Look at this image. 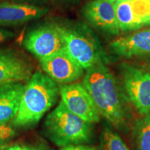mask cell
Returning <instances> with one entry per match:
<instances>
[{"mask_svg":"<svg viewBox=\"0 0 150 150\" xmlns=\"http://www.w3.org/2000/svg\"><path fill=\"white\" fill-rule=\"evenodd\" d=\"M100 114L116 129H122L128 118L127 97L115 76L100 61L86 70L82 82Z\"/></svg>","mask_w":150,"mask_h":150,"instance_id":"6da1fadb","label":"cell"},{"mask_svg":"<svg viewBox=\"0 0 150 150\" xmlns=\"http://www.w3.org/2000/svg\"><path fill=\"white\" fill-rule=\"evenodd\" d=\"M59 87L48 75L36 72L25 84L18 112L13 120L15 127L35 125L55 104L59 97Z\"/></svg>","mask_w":150,"mask_h":150,"instance_id":"7a4b0ae2","label":"cell"},{"mask_svg":"<svg viewBox=\"0 0 150 150\" xmlns=\"http://www.w3.org/2000/svg\"><path fill=\"white\" fill-rule=\"evenodd\" d=\"M56 27L63 37L65 50L84 70L98 62L106 63V56L97 37L82 24H59Z\"/></svg>","mask_w":150,"mask_h":150,"instance_id":"3957f363","label":"cell"},{"mask_svg":"<svg viewBox=\"0 0 150 150\" xmlns=\"http://www.w3.org/2000/svg\"><path fill=\"white\" fill-rule=\"evenodd\" d=\"M45 129L50 140L61 147L85 143L92 136V124L70 112L61 101L47 116Z\"/></svg>","mask_w":150,"mask_h":150,"instance_id":"277c9868","label":"cell"},{"mask_svg":"<svg viewBox=\"0 0 150 150\" xmlns=\"http://www.w3.org/2000/svg\"><path fill=\"white\" fill-rule=\"evenodd\" d=\"M122 75L124 91L129 102L140 115L150 113V70L123 64Z\"/></svg>","mask_w":150,"mask_h":150,"instance_id":"5b68a950","label":"cell"},{"mask_svg":"<svg viewBox=\"0 0 150 150\" xmlns=\"http://www.w3.org/2000/svg\"><path fill=\"white\" fill-rule=\"evenodd\" d=\"M24 47L39 60L65 50L63 37L56 23H47L31 30L24 38Z\"/></svg>","mask_w":150,"mask_h":150,"instance_id":"8992f818","label":"cell"},{"mask_svg":"<svg viewBox=\"0 0 150 150\" xmlns=\"http://www.w3.org/2000/svg\"><path fill=\"white\" fill-rule=\"evenodd\" d=\"M59 94L61 102L74 115L91 124L100 120V114L82 83L63 84L59 87Z\"/></svg>","mask_w":150,"mask_h":150,"instance_id":"52a82bcc","label":"cell"},{"mask_svg":"<svg viewBox=\"0 0 150 150\" xmlns=\"http://www.w3.org/2000/svg\"><path fill=\"white\" fill-rule=\"evenodd\" d=\"M42 69L56 83H74L83 76L84 70L69 56L65 50L40 60Z\"/></svg>","mask_w":150,"mask_h":150,"instance_id":"ba28073f","label":"cell"},{"mask_svg":"<svg viewBox=\"0 0 150 150\" xmlns=\"http://www.w3.org/2000/svg\"><path fill=\"white\" fill-rule=\"evenodd\" d=\"M83 16L92 25L112 35L120 30L115 11V3L108 0H91L83 8Z\"/></svg>","mask_w":150,"mask_h":150,"instance_id":"9c48e42d","label":"cell"},{"mask_svg":"<svg viewBox=\"0 0 150 150\" xmlns=\"http://www.w3.org/2000/svg\"><path fill=\"white\" fill-rule=\"evenodd\" d=\"M49 12L45 7L28 4L0 3V27L23 24L44 16Z\"/></svg>","mask_w":150,"mask_h":150,"instance_id":"30bf717a","label":"cell"},{"mask_svg":"<svg viewBox=\"0 0 150 150\" xmlns=\"http://www.w3.org/2000/svg\"><path fill=\"white\" fill-rule=\"evenodd\" d=\"M110 50L127 59L150 56V27L116 39L110 42Z\"/></svg>","mask_w":150,"mask_h":150,"instance_id":"8fae6325","label":"cell"},{"mask_svg":"<svg viewBox=\"0 0 150 150\" xmlns=\"http://www.w3.org/2000/svg\"><path fill=\"white\" fill-rule=\"evenodd\" d=\"M32 74V67L21 56L7 51L0 54V85L28 81Z\"/></svg>","mask_w":150,"mask_h":150,"instance_id":"7c38bea8","label":"cell"},{"mask_svg":"<svg viewBox=\"0 0 150 150\" xmlns=\"http://www.w3.org/2000/svg\"><path fill=\"white\" fill-rule=\"evenodd\" d=\"M24 87L22 82L0 85V125H6L16 116Z\"/></svg>","mask_w":150,"mask_h":150,"instance_id":"4fadbf2b","label":"cell"},{"mask_svg":"<svg viewBox=\"0 0 150 150\" xmlns=\"http://www.w3.org/2000/svg\"><path fill=\"white\" fill-rule=\"evenodd\" d=\"M115 11L120 31H130L139 29L131 0H118L115 2Z\"/></svg>","mask_w":150,"mask_h":150,"instance_id":"5bb4252c","label":"cell"},{"mask_svg":"<svg viewBox=\"0 0 150 150\" xmlns=\"http://www.w3.org/2000/svg\"><path fill=\"white\" fill-rule=\"evenodd\" d=\"M136 150H150V113L142 115L134 129Z\"/></svg>","mask_w":150,"mask_h":150,"instance_id":"9a60e30c","label":"cell"},{"mask_svg":"<svg viewBox=\"0 0 150 150\" xmlns=\"http://www.w3.org/2000/svg\"><path fill=\"white\" fill-rule=\"evenodd\" d=\"M101 146L102 150H130L121 137L108 127L102 133Z\"/></svg>","mask_w":150,"mask_h":150,"instance_id":"2e32d148","label":"cell"},{"mask_svg":"<svg viewBox=\"0 0 150 150\" xmlns=\"http://www.w3.org/2000/svg\"><path fill=\"white\" fill-rule=\"evenodd\" d=\"M15 135V131L7 125H0V142L9 139Z\"/></svg>","mask_w":150,"mask_h":150,"instance_id":"e0dca14e","label":"cell"},{"mask_svg":"<svg viewBox=\"0 0 150 150\" xmlns=\"http://www.w3.org/2000/svg\"><path fill=\"white\" fill-rule=\"evenodd\" d=\"M60 150H97L95 147H90V146L83 145L82 144L80 145H72L65 146V147H61Z\"/></svg>","mask_w":150,"mask_h":150,"instance_id":"ac0fdd59","label":"cell"},{"mask_svg":"<svg viewBox=\"0 0 150 150\" xmlns=\"http://www.w3.org/2000/svg\"><path fill=\"white\" fill-rule=\"evenodd\" d=\"M13 35L14 33L12 31L0 28V43L8 40Z\"/></svg>","mask_w":150,"mask_h":150,"instance_id":"d6986e66","label":"cell"},{"mask_svg":"<svg viewBox=\"0 0 150 150\" xmlns=\"http://www.w3.org/2000/svg\"><path fill=\"white\" fill-rule=\"evenodd\" d=\"M46 1L47 0H12V1H13L15 3L28 4H35V3L45 2V1Z\"/></svg>","mask_w":150,"mask_h":150,"instance_id":"ffe728a7","label":"cell"},{"mask_svg":"<svg viewBox=\"0 0 150 150\" xmlns=\"http://www.w3.org/2000/svg\"><path fill=\"white\" fill-rule=\"evenodd\" d=\"M4 150H26L25 148L20 147L19 145H15V146H12V147H9L6 149H5Z\"/></svg>","mask_w":150,"mask_h":150,"instance_id":"44dd1931","label":"cell"},{"mask_svg":"<svg viewBox=\"0 0 150 150\" xmlns=\"http://www.w3.org/2000/svg\"><path fill=\"white\" fill-rule=\"evenodd\" d=\"M26 150H41V149H35V148H30V147H24Z\"/></svg>","mask_w":150,"mask_h":150,"instance_id":"7402d4cb","label":"cell"},{"mask_svg":"<svg viewBox=\"0 0 150 150\" xmlns=\"http://www.w3.org/2000/svg\"><path fill=\"white\" fill-rule=\"evenodd\" d=\"M108 1H112V2H116V1H118V0H108Z\"/></svg>","mask_w":150,"mask_h":150,"instance_id":"603a6c76","label":"cell"},{"mask_svg":"<svg viewBox=\"0 0 150 150\" xmlns=\"http://www.w3.org/2000/svg\"><path fill=\"white\" fill-rule=\"evenodd\" d=\"M140 1H150V0H140Z\"/></svg>","mask_w":150,"mask_h":150,"instance_id":"cb8c5ba5","label":"cell"},{"mask_svg":"<svg viewBox=\"0 0 150 150\" xmlns=\"http://www.w3.org/2000/svg\"><path fill=\"white\" fill-rule=\"evenodd\" d=\"M2 51H3V50H0V54L1 53V52H2Z\"/></svg>","mask_w":150,"mask_h":150,"instance_id":"d4e9b609","label":"cell"},{"mask_svg":"<svg viewBox=\"0 0 150 150\" xmlns=\"http://www.w3.org/2000/svg\"><path fill=\"white\" fill-rule=\"evenodd\" d=\"M65 1H67V0H65Z\"/></svg>","mask_w":150,"mask_h":150,"instance_id":"484cf974","label":"cell"}]
</instances>
